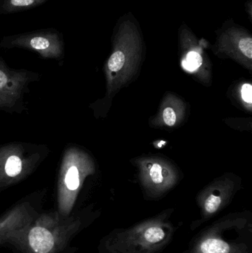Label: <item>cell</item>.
<instances>
[{
    "label": "cell",
    "mask_w": 252,
    "mask_h": 253,
    "mask_svg": "<svg viewBox=\"0 0 252 253\" xmlns=\"http://www.w3.org/2000/svg\"><path fill=\"white\" fill-rule=\"evenodd\" d=\"M182 253H252V212H231L206 226Z\"/></svg>",
    "instance_id": "3"
},
{
    "label": "cell",
    "mask_w": 252,
    "mask_h": 253,
    "mask_svg": "<svg viewBox=\"0 0 252 253\" xmlns=\"http://www.w3.org/2000/svg\"><path fill=\"white\" fill-rule=\"evenodd\" d=\"M206 42L204 39L199 40L184 22L180 25L179 44L183 68L189 71H195L209 64L204 47Z\"/></svg>",
    "instance_id": "11"
},
{
    "label": "cell",
    "mask_w": 252,
    "mask_h": 253,
    "mask_svg": "<svg viewBox=\"0 0 252 253\" xmlns=\"http://www.w3.org/2000/svg\"><path fill=\"white\" fill-rule=\"evenodd\" d=\"M216 33V42L213 45L215 53L227 56L251 68L252 37L250 31L230 18L225 21Z\"/></svg>",
    "instance_id": "7"
},
{
    "label": "cell",
    "mask_w": 252,
    "mask_h": 253,
    "mask_svg": "<svg viewBox=\"0 0 252 253\" xmlns=\"http://www.w3.org/2000/svg\"><path fill=\"white\" fill-rule=\"evenodd\" d=\"M93 171L94 165L87 153L75 147L65 152L57 187V211L62 216H69L72 213L83 182Z\"/></svg>",
    "instance_id": "5"
},
{
    "label": "cell",
    "mask_w": 252,
    "mask_h": 253,
    "mask_svg": "<svg viewBox=\"0 0 252 253\" xmlns=\"http://www.w3.org/2000/svg\"><path fill=\"white\" fill-rule=\"evenodd\" d=\"M41 159L38 150L23 144L0 147V190L24 179L36 168Z\"/></svg>",
    "instance_id": "6"
},
{
    "label": "cell",
    "mask_w": 252,
    "mask_h": 253,
    "mask_svg": "<svg viewBox=\"0 0 252 253\" xmlns=\"http://www.w3.org/2000/svg\"><path fill=\"white\" fill-rule=\"evenodd\" d=\"M235 187L232 184H217L206 189L198 196L200 216L192 221L189 229L197 230L223 211L232 200Z\"/></svg>",
    "instance_id": "9"
},
{
    "label": "cell",
    "mask_w": 252,
    "mask_h": 253,
    "mask_svg": "<svg viewBox=\"0 0 252 253\" xmlns=\"http://www.w3.org/2000/svg\"><path fill=\"white\" fill-rule=\"evenodd\" d=\"M163 120L164 123L169 126H176L177 122V114L172 108H166L162 113Z\"/></svg>",
    "instance_id": "15"
},
{
    "label": "cell",
    "mask_w": 252,
    "mask_h": 253,
    "mask_svg": "<svg viewBox=\"0 0 252 253\" xmlns=\"http://www.w3.org/2000/svg\"><path fill=\"white\" fill-rule=\"evenodd\" d=\"M30 79L29 73L12 71L0 59V108H13Z\"/></svg>",
    "instance_id": "12"
},
{
    "label": "cell",
    "mask_w": 252,
    "mask_h": 253,
    "mask_svg": "<svg viewBox=\"0 0 252 253\" xmlns=\"http://www.w3.org/2000/svg\"><path fill=\"white\" fill-rule=\"evenodd\" d=\"M112 50L107 61L109 86L112 82L125 81L142 63L145 44L140 23L131 12L124 13L117 21L112 35Z\"/></svg>",
    "instance_id": "4"
},
{
    "label": "cell",
    "mask_w": 252,
    "mask_h": 253,
    "mask_svg": "<svg viewBox=\"0 0 252 253\" xmlns=\"http://www.w3.org/2000/svg\"><path fill=\"white\" fill-rule=\"evenodd\" d=\"M167 209L127 227L109 231L99 241L96 253H162L173 242L180 224Z\"/></svg>",
    "instance_id": "2"
},
{
    "label": "cell",
    "mask_w": 252,
    "mask_h": 253,
    "mask_svg": "<svg viewBox=\"0 0 252 253\" xmlns=\"http://www.w3.org/2000/svg\"><path fill=\"white\" fill-rule=\"evenodd\" d=\"M100 212L87 208L69 216L58 212H41L26 229L13 236L7 245L15 253H66L72 251L74 238L91 225Z\"/></svg>",
    "instance_id": "1"
},
{
    "label": "cell",
    "mask_w": 252,
    "mask_h": 253,
    "mask_svg": "<svg viewBox=\"0 0 252 253\" xmlns=\"http://www.w3.org/2000/svg\"><path fill=\"white\" fill-rule=\"evenodd\" d=\"M241 95H242V99L244 102L251 105L252 102V87L251 84H245L242 87L241 90Z\"/></svg>",
    "instance_id": "16"
},
{
    "label": "cell",
    "mask_w": 252,
    "mask_h": 253,
    "mask_svg": "<svg viewBox=\"0 0 252 253\" xmlns=\"http://www.w3.org/2000/svg\"><path fill=\"white\" fill-rule=\"evenodd\" d=\"M1 45L34 50L48 59H58L63 53L62 38L59 34L51 31H37L5 37Z\"/></svg>",
    "instance_id": "8"
},
{
    "label": "cell",
    "mask_w": 252,
    "mask_h": 253,
    "mask_svg": "<svg viewBox=\"0 0 252 253\" xmlns=\"http://www.w3.org/2000/svg\"><path fill=\"white\" fill-rule=\"evenodd\" d=\"M36 202L27 200L16 205L0 218V246L26 230L41 212Z\"/></svg>",
    "instance_id": "10"
},
{
    "label": "cell",
    "mask_w": 252,
    "mask_h": 253,
    "mask_svg": "<svg viewBox=\"0 0 252 253\" xmlns=\"http://www.w3.org/2000/svg\"><path fill=\"white\" fill-rule=\"evenodd\" d=\"M170 169L158 162H152L144 168V187L146 194L152 199H159L175 184L174 177H170Z\"/></svg>",
    "instance_id": "13"
},
{
    "label": "cell",
    "mask_w": 252,
    "mask_h": 253,
    "mask_svg": "<svg viewBox=\"0 0 252 253\" xmlns=\"http://www.w3.org/2000/svg\"><path fill=\"white\" fill-rule=\"evenodd\" d=\"M47 0H0V13L23 11L39 6Z\"/></svg>",
    "instance_id": "14"
},
{
    "label": "cell",
    "mask_w": 252,
    "mask_h": 253,
    "mask_svg": "<svg viewBox=\"0 0 252 253\" xmlns=\"http://www.w3.org/2000/svg\"><path fill=\"white\" fill-rule=\"evenodd\" d=\"M245 10L248 15L249 19L252 22V0H248L245 3Z\"/></svg>",
    "instance_id": "17"
}]
</instances>
